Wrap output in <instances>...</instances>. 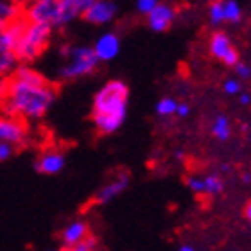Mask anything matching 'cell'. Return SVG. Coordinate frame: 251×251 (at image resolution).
Returning <instances> with one entry per match:
<instances>
[{
    "label": "cell",
    "instance_id": "1",
    "mask_svg": "<svg viewBox=\"0 0 251 251\" xmlns=\"http://www.w3.org/2000/svg\"><path fill=\"white\" fill-rule=\"evenodd\" d=\"M58 92L42 72L31 65H18L13 77L7 81L4 100V115L20 121H38L50 111Z\"/></svg>",
    "mask_w": 251,
    "mask_h": 251
},
{
    "label": "cell",
    "instance_id": "2",
    "mask_svg": "<svg viewBox=\"0 0 251 251\" xmlns=\"http://www.w3.org/2000/svg\"><path fill=\"white\" fill-rule=\"evenodd\" d=\"M129 88L124 81L111 79L95 94L92 104V122L100 135H111L122 126L127 111Z\"/></svg>",
    "mask_w": 251,
    "mask_h": 251
},
{
    "label": "cell",
    "instance_id": "3",
    "mask_svg": "<svg viewBox=\"0 0 251 251\" xmlns=\"http://www.w3.org/2000/svg\"><path fill=\"white\" fill-rule=\"evenodd\" d=\"M88 0H34L24 7L27 24H38L50 29H63L81 18Z\"/></svg>",
    "mask_w": 251,
    "mask_h": 251
},
{
    "label": "cell",
    "instance_id": "4",
    "mask_svg": "<svg viewBox=\"0 0 251 251\" xmlns=\"http://www.w3.org/2000/svg\"><path fill=\"white\" fill-rule=\"evenodd\" d=\"M65 63L58 70V75L63 81H75L84 75H90L97 70V58L94 54V49L88 45H77V47H63L59 50Z\"/></svg>",
    "mask_w": 251,
    "mask_h": 251
},
{
    "label": "cell",
    "instance_id": "5",
    "mask_svg": "<svg viewBox=\"0 0 251 251\" xmlns=\"http://www.w3.org/2000/svg\"><path fill=\"white\" fill-rule=\"evenodd\" d=\"M50 36H52L50 27L38 25V24H27L25 31L18 40V45L13 50L18 63L20 65H29V63L40 58L45 52V49L49 47Z\"/></svg>",
    "mask_w": 251,
    "mask_h": 251
},
{
    "label": "cell",
    "instance_id": "6",
    "mask_svg": "<svg viewBox=\"0 0 251 251\" xmlns=\"http://www.w3.org/2000/svg\"><path fill=\"white\" fill-rule=\"evenodd\" d=\"M0 142L15 149L25 146L29 142V131H27L25 122L0 113Z\"/></svg>",
    "mask_w": 251,
    "mask_h": 251
},
{
    "label": "cell",
    "instance_id": "7",
    "mask_svg": "<svg viewBox=\"0 0 251 251\" xmlns=\"http://www.w3.org/2000/svg\"><path fill=\"white\" fill-rule=\"evenodd\" d=\"M117 15V5L108 0H88L86 7L81 13V18L94 25L110 24Z\"/></svg>",
    "mask_w": 251,
    "mask_h": 251
},
{
    "label": "cell",
    "instance_id": "8",
    "mask_svg": "<svg viewBox=\"0 0 251 251\" xmlns=\"http://www.w3.org/2000/svg\"><path fill=\"white\" fill-rule=\"evenodd\" d=\"M65 163H67V158H65V152L63 151H58V149H45V151L36 158L34 169H36L40 174L54 176V174H59L63 169H65Z\"/></svg>",
    "mask_w": 251,
    "mask_h": 251
},
{
    "label": "cell",
    "instance_id": "9",
    "mask_svg": "<svg viewBox=\"0 0 251 251\" xmlns=\"http://www.w3.org/2000/svg\"><path fill=\"white\" fill-rule=\"evenodd\" d=\"M94 54L97 61H111L117 58V54L121 50V38L117 36L115 32H104L97 38V42L94 43Z\"/></svg>",
    "mask_w": 251,
    "mask_h": 251
},
{
    "label": "cell",
    "instance_id": "10",
    "mask_svg": "<svg viewBox=\"0 0 251 251\" xmlns=\"http://www.w3.org/2000/svg\"><path fill=\"white\" fill-rule=\"evenodd\" d=\"M25 27H27V22L24 16L15 22H11V24H7V27L0 32V54H7L15 50V47L18 45V40H20V36L25 31Z\"/></svg>",
    "mask_w": 251,
    "mask_h": 251
},
{
    "label": "cell",
    "instance_id": "11",
    "mask_svg": "<svg viewBox=\"0 0 251 251\" xmlns=\"http://www.w3.org/2000/svg\"><path fill=\"white\" fill-rule=\"evenodd\" d=\"M90 235V226L81 219H75L72 223H68L65 228L61 230V242L65 250L75 246L77 242L84 241Z\"/></svg>",
    "mask_w": 251,
    "mask_h": 251
},
{
    "label": "cell",
    "instance_id": "12",
    "mask_svg": "<svg viewBox=\"0 0 251 251\" xmlns=\"http://www.w3.org/2000/svg\"><path fill=\"white\" fill-rule=\"evenodd\" d=\"M129 185V176L127 174H121L115 179H111L104 187L99 188V192L95 194V203L97 204H106L110 203L111 199H115L119 194H122Z\"/></svg>",
    "mask_w": 251,
    "mask_h": 251
},
{
    "label": "cell",
    "instance_id": "13",
    "mask_svg": "<svg viewBox=\"0 0 251 251\" xmlns=\"http://www.w3.org/2000/svg\"><path fill=\"white\" fill-rule=\"evenodd\" d=\"M173 18H174V13L171 7L158 4L156 7L147 15V24H149V27H151L152 31L162 32V31H167L169 27H171Z\"/></svg>",
    "mask_w": 251,
    "mask_h": 251
},
{
    "label": "cell",
    "instance_id": "14",
    "mask_svg": "<svg viewBox=\"0 0 251 251\" xmlns=\"http://www.w3.org/2000/svg\"><path fill=\"white\" fill-rule=\"evenodd\" d=\"M22 16H24V7L20 4L11 2V0H0V20L11 24Z\"/></svg>",
    "mask_w": 251,
    "mask_h": 251
},
{
    "label": "cell",
    "instance_id": "15",
    "mask_svg": "<svg viewBox=\"0 0 251 251\" xmlns=\"http://www.w3.org/2000/svg\"><path fill=\"white\" fill-rule=\"evenodd\" d=\"M18 59L13 52H7V54H0V79H11L13 77V74L16 72V68H18Z\"/></svg>",
    "mask_w": 251,
    "mask_h": 251
},
{
    "label": "cell",
    "instance_id": "16",
    "mask_svg": "<svg viewBox=\"0 0 251 251\" xmlns=\"http://www.w3.org/2000/svg\"><path fill=\"white\" fill-rule=\"evenodd\" d=\"M230 40L226 38L225 32H215L214 36H212V40H210V50H212V54H214L215 58H223L226 54V50L230 49Z\"/></svg>",
    "mask_w": 251,
    "mask_h": 251
},
{
    "label": "cell",
    "instance_id": "17",
    "mask_svg": "<svg viewBox=\"0 0 251 251\" xmlns=\"http://www.w3.org/2000/svg\"><path fill=\"white\" fill-rule=\"evenodd\" d=\"M95 248H97V239L90 233L84 241L77 242V244H75V246H72V248H68L67 251H95Z\"/></svg>",
    "mask_w": 251,
    "mask_h": 251
},
{
    "label": "cell",
    "instance_id": "18",
    "mask_svg": "<svg viewBox=\"0 0 251 251\" xmlns=\"http://www.w3.org/2000/svg\"><path fill=\"white\" fill-rule=\"evenodd\" d=\"M176 108H178V104H176L173 99H162L158 102L156 111H158V115H171V113L176 111Z\"/></svg>",
    "mask_w": 251,
    "mask_h": 251
},
{
    "label": "cell",
    "instance_id": "19",
    "mask_svg": "<svg viewBox=\"0 0 251 251\" xmlns=\"http://www.w3.org/2000/svg\"><path fill=\"white\" fill-rule=\"evenodd\" d=\"M158 5V2H154V0H138L136 2V7H138V11L140 13H144V15H149L154 7Z\"/></svg>",
    "mask_w": 251,
    "mask_h": 251
},
{
    "label": "cell",
    "instance_id": "20",
    "mask_svg": "<svg viewBox=\"0 0 251 251\" xmlns=\"http://www.w3.org/2000/svg\"><path fill=\"white\" fill-rule=\"evenodd\" d=\"M221 61L226 63V65H235L237 61H239V52H237L235 47H230L228 50H226V54L221 58Z\"/></svg>",
    "mask_w": 251,
    "mask_h": 251
},
{
    "label": "cell",
    "instance_id": "21",
    "mask_svg": "<svg viewBox=\"0 0 251 251\" xmlns=\"http://www.w3.org/2000/svg\"><path fill=\"white\" fill-rule=\"evenodd\" d=\"M204 188H208V192H221L223 190V183H221V179L217 176H212V178L206 179Z\"/></svg>",
    "mask_w": 251,
    "mask_h": 251
},
{
    "label": "cell",
    "instance_id": "22",
    "mask_svg": "<svg viewBox=\"0 0 251 251\" xmlns=\"http://www.w3.org/2000/svg\"><path fill=\"white\" fill-rule=\"evenodd\" d=\"M239 7H237L233 2H228V4H225V18H230V20H237L239 18Z\"/></svg>",
    "mask_w": 251,
    "mask_h": 251
},
{
    "label": "cell",
    "instance_id": "23",
    "mask_svg": "<svg viewBox=\"0 0 251 251\" xmlns=\"http://www.w3.org/2000/svg\"><path fill=\"white\" fill-rule=\"evenodd\" d=\"M13 152H15V147L7 146V144H2L0 142V163L5 162V160H9L13 156Z\"/></svg>",
    "mask_w": 251,
    "mask_h": 251
},
{
    "label": "cell",
    "instance_id": "24",
    "mask_svg": "<svg viewBox=\"0 0 251 251\" xmlns=\"http://www.w3.org/2000/svg\"><path fill=\"white\" fill-rule=\"evenodd\" d=\"M210 13H212V18H214L215 22L223 20V18H225V4H214L212 9H210Z\"/></svg>",
    "mask_w": 251,
    "mask_h": 251
},
{
    "label": "cell",
    "instance_id": "25",
    "mask_svg": "<svg viewBox=\"0 0 251 251\" xmlns=\"http://www.w3.org/2000/svg\"><path fill=\"white\" fill-rule=\"evenodd\" d=\"M215 135L221 136V138H226V136H228V127H226L225 119H219V124L215 127Z\"/></svg>",
    "mask_w": 251,
    "mask_h": 251
},
{
    "label": "cell",
    "instance_id": "26",
    "mask_svg": "<svg viewBox=\"0 0 251 251\" xmlns=\"http://www.w3.org/2000/svg\"><path fill=\"white\" fill-rule=\"evenodd\" d=\"M5 95H7V81H5V79H0V108L4 106Z\"/></svg>",
    "mask_w": 251,
    "mask_h": 251
},
{
    "label": "cell",
    "instance_id": "27",
    "mask_svg": "<svg viewBox=\"0 0 251 251\" xmlns=\"http://www.w3.org/2000/svg\"><path fill=\"white\" fill-rule=\"evenodd\" d=\"M244 217L251 221V199L246 203V206H244Z\"/></svg>",
    "mask_w": 251,
    "mask_h": 251
},
{
    "label": "cell",
    "instance_id": "28",
    "mask_svg": "<svg viewBox=\"0 0 251 251\" xmlns=\"http://www.w3.org/2000/svg\"><path fill=\"white\" fill-rule=\"evenodd\" d=\"M188 185H190L194 190H201V188H204V183H199V181H188Z\"/></svg>",
    "mask_w": 251,
    "mask_h": 251
},
{
    "label": "cell",
    "instance_id": "29",
    "mask_svg": "<svg viewBox=\"0 0 251 251\" xmlns=\"http://www.w3.org/2000/svg\"><path fill=\"white\" fill-rule=\"evenodd\" d=\"M176 111H178V113H179V115H187V113H188V108H187V106H178V108H176Z\"/></svg>",
    "mask_w": 251,
    "mask_h": 251
},
{
    "label": "cell",
    "instance_id": "30",
    "mask_svg": "<svg viewBox=\"0 0 251 251\" xmlns=\"http://www.w3.org/2000/svg\"><path fill=\"white\" fill-rule=\"evenodd\" d=\"M226 88L231 90V92H235V90H237V84L235 83H228V84H226Z\"/></svg>",
    "mask_w": 251,
    "mask_h": 251
},
{
    "label": "cell",
    "instance_id": "31",
    "mask_svg": "<svg viewBox=\"0 0 251 251\" xmlns=\"http://www.w3.org/2000/svg\"><path fill=\"white\" fill-rule=\"evenodd\" d=\"M5 27H7V24H5V22H2V20H0V32L4 31Z\"/></svg>",
    "mask_w": 251,
    "mask_h": 251
},
{
    "label": "cell",
    "instance_id": "32",
    "mask_svg": "<svg viewBox=\"0 0 251 251\" xmlns=\"http://www.w3.org/2000/svg\"><path fill=\"white\" fill-rule=\"evenodd\" d=\"M181 251H192L190 248H181Z\"/></svg>",
    "mask_w": 251,
    "mask_h": 251
},
{
    "label": "cell",
    "instance_id": "33",
    "mask_svg": "<svg viewBox=\"0 0 251 251\" xmlns=\"http://www.w3.org/2000/svg\"><path fill=\"white\" fill-rule=\"evenodd\" d=\"M47 251H67V250H65V248H63V250H47Z\"/></svg>",
    "mask_w": 251,
    "mask_h": 251
}]
</instances>
